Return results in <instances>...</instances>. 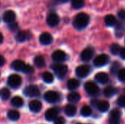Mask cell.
I'll list each match as a JSON object with an SVG mask.
<instances>
[{
    "instance_id": "obj_10",
    "label": "cell",
    "mask_w": 125,
    "mask_h": 124,
    "mask_svg": "<svg viewBox=\"0 0 125 124\" xmlns=\"http://www.w3.org/2000/svg\"><path fill=\"white\" fill-rule=\"evenodd\" d=\"M121 113L119 110L114 109L111 110L109 115V124H119L120 121Z\"/></svg>"
},
{
    "instance_id": "obj_12",
    "label": "cell",
    "mask_w": 125,
    "mask_h": 124,
    "mask_svg": "<svg viewBox=\"0 0 125 124\" xmlns=\"http://www.w3.org/2000/svg\"><path fill=\"white\" fill-rule=\"evenodd\" d=\"M2 18L5 23H10L15 22L16 19V14L12 10H7L4 12Z\"/></svg>"
},
{
    "instance_id": "obj_33",
    "label": "cell",
    "mask_w": 125,
    "mask_h": 124,
    "mask_svg": "<svg viewBox=\"0 0 125 124\" xmlns=\"http://www.w3.org/2000/svg\"><path fill=\"white\" fill-rule=\"evenodd\" d=\"M92 109L90 107L86 105V106H83L81 110V114L83 116V117H88V116H90L92 115Z\"/></svg>"
},
{
    "instance_id": "obj_42",
    "label": "cell",
    "mask_w": 125,
    "mask_h": 124,
    "mask_svg": "<svg viewBox=\"0 0 125 124\" xmlns=\"http://www.w3.org/2000/svg\"><path fill=\"white\" fill-rule=\"evenodd\" d=\"M69 0H52V4L53 5H57V4H62L67 2Z\"/></svg>"
},
{
    "instance_id": "obj_46",
    "label": "cell",
    "mask_w": 125,
    "mask_h": 124,
    "mask_svg": "<svg viewBox=\"0 0 125 124\" xmlns=\"http://www.w3.org/2000/svg\"></svg>"
},
{
    "instance_id": "obj_41",
    "label": "cell",
    "mask_w": 125,
    "mask_h": 124,
    "mask_svg": "<svg viewBox=\"0 0 125 124\" xmlns=\"http://www.w3.org/2000/svg\"><path fill=\"white\" fill-rule=\"evenodd\" d=\"M117 15H118V17L120 18V20H121L122 21H124V20H125V10H120L118 12Z\"/></svg>"
},
{
    "instance_id": "obj_15",
    "label": "cell",
    "mask_w": 125,
    "mask_h": 124,
    "mask_svg": "<svg viewBox=\"0 0 125 124\" xmlns=\"http://www.w3.org/2000/svg\"><path fill=\"white\" fill-rule=\"evenodd\" d=\"M59 113V110L56 108H50L48 110H46L45 113V119L48 121H54Z\"/></svg>"
},
{
    "instance_id": "obj_3",
    "label": "cell",
    "mask_w": 125,
    "mask_h": 124,
    "mask_svg": "<svg viewBox=\"0 0 125 124\" xmlns=\"http://www.w3.org/2000/svg\"><path fill=\"white\" fill-rule=\"evenodd\" d=\"M21 83H22V79L21 76L15 74L10 75L7 79V83L9 86L12 88H18L21 85Z\"/></svg>"
},
{
    "instance_id": "obj_35",
    "label": "cell",
    "mask_w": 125,
    "mask_h": 124,
    "mask_svg": "<svg viewBox=\"0 0 125 124\" xmlns=\"http://www.w3.org/2000/svg\"><path fill=\"white\" fill-rule=\"evenodd\" d=\"M111 52L114 54V55H117L120 53L121 50V48L118 44L114 43L111 45Z\"/></svg>"
},
{
    "instance_id": "obj_40",
    "label": "cell",
    "mask_w": 125,
    "mask_h": 124,
    "mask_svg": "<svg viewBox=\"0 0 125 124\" xmlns=\"http://www.w3.org/2000/svg\"><path fill=\"white\" fill-rule=\"evenodd\" d=\"M65 119L62 116H57L56 118L54 120V124H64Z\"/></svg>"
},
{
    "instance_id": "obj_11",
    "label": "cell",
    "mask_w": 125,
    "mask_h": 124,
    "mask_svg": "<svg viewBox=\"0 0 125 124\" xmlns=\"http://www.w3.org/2000/svg\"><path fill=\"white\" fill-rule=\"evenodd\" d=\"M52 58L53 61L59 63V62H62L64 61L67 58V55L66 53L61 50H55L53 53H52Z\"/></svg>"
},
{
    "instance_id": "obj_16",
    "label": "cell",
    "mask_w": 125,
    "mask_h": 124,
    "mask_svg": "<svg viewBox=\"0 0 125 124\" xmlns=\"http://www.w3.org/2000/svg\"><path fill=\"white\" fill-rule=\"evenodd\" d=\"M29 108L32 113H39L42 109V103L38 100H32L29 104Z\"/></svg>"
},
{
    "instance_id": "obj_5",
    "label": "cell",
    "mask_w": 125,
    "mask_h": 124,
    "mask_svg": "<svg viewBox=\"0 0 125 124\" xmlns=\"http://www.w3.org/2000/svg\"><path fill=\"white\" fill-rule=\"evenodd\" d=\"M23 94L25 96L29 97H35L40 95V90L37 86L30 85L25 88L23 90Z\"/></svg>"
},
{
    "instance_id": "obj_39",
    "label": "cell",
    "mask_w": 125,
    "mask_h": 124,
    "mask_svg": "<svg viewBox=\"0 0 125 124\" xmlns=\"http://www.w3.org/2000/svg\"><path fill=\"white\" fill-rule=\"evenodd\" d=\"M117 105L122 107H125V96H121L117 99Z\"/></svg>"
},
{
    "instance_id": "obj_23",
    "label": "cell",
    "mask_w": 125,
    "mask_h": 124,
    "mask_svg": "<svg viewBox=\"0 0 125 124\" xmlns=\"http://www.w3.org/2000/svg\"><path fill=\"white\" fill-rule=\"evenodd\" d=\"M77 108L73 105H67L64 108L65 114L69 117H73L76 114Z\"/></svg>"
},
{
    "instance_id": "obj_44",
    "label": "cell",
    "mask_w": 125,
    "mask_h": 124,
    "mask_svg": "<svg viewBox=\"0 0 125 124\" xmlns=\"http://www.w3.org/2000/svg\"><path fill=\"white\" fill-rule=\"evenodd\" d=\"M5 64V59L3 56L0 55V67H3Z\"/></svg>"
},
{
    "instance_id": "obj_4",
    "label": "cell",
    "mask_w": 125,
    "mask_h": 124,
    "mask_svg": "<svg viewBox=\"0 0 125 124\" xmlns=\"http://www.w3.org/2000/svg\"><path fill=\"white\" fill-rule=\"evenodd\" d=\"M84 88L86 93L91 96L97 95L99 93V87L95 83L92 81L86 82L84 85Z\"/></svg>"
},
{
    "instance_id": "obj_19",
    "label": "cell",
    "mask_w": 125,
    "mask_h": 124,
    "mask_svg": "<svg viewBox=\"0 0 125 124\" xmlns=\"http://www.w3.org/2000/svg\"><path fill=\"white\" fill-rule=\"evenodd\" d=\"M95 80L100 84H105L108 82L109 77L105 72H99L95 75Z\"/></svg>"
},
{
    "instance_id": "obj_34",
    "label": "cell",
    "mask_w": 125,
    "mask_h": 124,
    "mask_svg": "<svg viewBox=\"0 0 125 124\" xmlns=\"http://www.w3.org/2000/svg\"><path fill=\"white\" fill-rule=\"evenodd\" d=\"M120 70V64L117 61H115L113 63L111 68V72L113 75H116Z\"/></svg>"
},
{
    "instance_id": "obj_18",
    "label": "cell",
    "mask_w": 125,
    "mask_h": 124,
    "mask_svg": "<svg viewBox=\"0 0 125 124\" xmlns=\"http://www.w3.org/2000/svg\"><path fill=\"white\" fill-rule=\"evenodd\" d=\"M26 64L21 61V60H15L12 62L11 64V67L13 70L15 71H18V72H22L24 67H25Z\"/></svg>"
},
{
    "instance_id": "obj_26",
    "label": "cell",
    "mask_w": 125,
    "mask_h": 124,
    "mask_svg": "<svg viewBox=\"0 0 125 124\" xmlns=\"http://www.w3.org/2000/svg\"><path fill=\"white\" fill-rule=\"evenodd\" d=\"M12 106L15 107H21L23 105V100L21 96H16L12 98L11 102H10Z\"/></svg>"
},
{
    "instance_id": "obj_1",
    "label": "cell",
    "mask_w": 125,
    "mask_h": 124,
    "mask_svg": "<svg viewBox=\"0 0 125 124\" xmlns=\"http://www.w3.org/2000/svg\"><path fill=\"white\" fill-rule=\"evenodd\" d=\"M90 21V17L88 14L85 12H80L78 15H75L74 18L73 24L75 29L78 30H82L84 29Z\"/></svg>"
},
{
    "instance_id": "obj_30",
    "label": "cell",
    "mask_w": 125,
    "mask_h": 124,
    "mask_svg": "<svg viewBox=\"0 0 125 124\" xmlns=\"http://www.w3.org/2000/svg\"><path fill=\"white\" fill-rule=\"evenodd\" d=\"M42 77L43 81L45 83H51L53 81V80H54L53 74L51 73L50 72H45L42 74Z\"/></svg>"
},
{
    "instance_id": "obj_6",
    "label": "cell",
    "mask_w": 125,
    "mask_h": 124,
    "mask_svg": "<svg viewBox=\"0 0 125 124\" xmlns=\"http://www.w3.org/2000/svg\"><path fill=\"white\" fill-rule=\"evenodd\" d=\"M90 72H91V68L89 65H81L75 69L76 75L81 78H83L88 76Z\"/></svg>"
},
{
    "instance_id": "obj_29",
    "label": "cell",
    "mask_w": 125,
    "mask_h": 124,
    "mask_svg": "<svg viewBox=\"0 0 125 124\" xmlns=\"http://www.w3.org/2000/svg\"><path fill=\"white\" fill-rule=\"evenodd\" d=\"M7 118L12 121H16L19 119L20 118V113L18 111L15 110H12L8 111L7 113Z\"/></svg>"
},
{
    "instance_id": "obj_14",
    "label": "cell",
    "mask_w": 125,
    "mask_h": 124,
    "mask_svg": "<svg viewBox=\"0 0 125 124\" xmlns=\"http://www.w3.org/2000/svg\"><path fill=\"white\" fill-rule=\"evenodd\" d=\"M94 55V50L92 48L84 49L81 53V58L83 61H89Z\"/></svg>"
},
{
    "instance_id": "obj_28",
    "label": "cell",
    "mask_w": 125,
    "mask_h": 124,
    "mask_svg": "<svg viewBox=\"0 0 125 124\" xmlns=\"http://www.w3.org/2000/svg\"><path fill=\"white\" fill-rule=\"evenodd\" d=\"M34 63L35 66L38 68H42L44 67L45 65V61L43 56H37L34 58Z\"/></svg>"
},
{
    "instance_id": "obj_21",
    "label": "cell",
    "mask_w": 125,
    "mask_h": 124,
    "mask_svg": "<svg viewBox=\"0 0 125 124\" xmlns=\"http://www.w3.org/2000/svg\"><path fill=\"white\" fill-rule=\"evenodd\" d=\"M95 107H97V109L103 113H105L108 110L110 105L106 101H97Z\"/></svg>"
},
{
    "instance_id": "obj_20",
    "label": "cell",
    "mask_w": 125,
    "mask_h": 124,
    "mask_svg": "<svg viewBox=\"0 0 125 124\" xmlns=\"http://www.w3.org/2000/svg\"><path fill=\"white\" fill-rule=\"evenodd\" d=\"M125 30V24L123 21H118L115 26V33L117 37H122Z\"/></svg>"
},
{
    "instance_id": "obj_32",
    "label": "cell",
    "mask_w": 125,
    "mask_h": 124,
    "mask_svg": "<svg viewBox=\"0 0 125 124\" xmlns=\"http://www.w3.org/2000/svg\"><path fill=\"white\" fill-rule=\"evenodd\" d=\"M10 96V91L7 88H3L0 91V97L2 100H7Z\"/></svg>"
},
{
    "instance_id": "obj_13",
    "label": "cell",
    "mask_w": 125,
    "mask_h": 124,
    "mask_svg": "<svg viewBox=\"0 0 125 124\" xmlns=\"http://www.w3.org/2000/svg\"><path fill=\"white\" fill-rule=\"evenodd\" d=\"M40 42L43 45H48L53 42V37L48 32H44L40 34L39 38Z\"/></svg>"
},
{
    "instance_id": "obj_31",
    "label": "cell",
    "mask_w": 125,
    "mask_h": 124,
    "mask_svg": "<svg viewBox=\"0 0 125 124\" xmlns=\"http://www.w3.org/2000/svg\"><path fill=\"white\" fill-rule=\"evenodd\" d=\"M71 5L75 10L81 9L85 5L84 0H71Z\"/></svg>"
},
{
    "instance_id": "obj_37",
    "label": "cell",
    "mask_w": 125,
    "mask_h": 124,
    "mask_svg": "<svg viewBox=\"0 0 125 124\" xmlns=\"http://www.w3.org/2000/svg\"><path fill=\"white\" fill-rule=\"evenodd\" d=\"M119 80L122 82H125V68L121 69L118 72Z\"/></svg>"
},
{
    "instance_id": "obj_27",
    "label": "cell",
    "mask_w": 125,
    "mask_h": 124,
    "mask_svg": "<svg viewBox=\"0 0 125 124\" xmlns=\"http://www.w3.org/2000/svg\"><path fill=\"white\" fill-rule=\"evenodd\" d=\"M118 92L117 89L113 86H108L104 89V95L107 97H112Z\"/></svg>"
},
{
    "instance_id": "obj_9",
    "label": "cell",
    "mask_w": 125,
    "mask_h": 124,
    "mask_svg": "<svg viewBox=\"0 0 125 124\" xmlns=\"http://www.w3.org/2000/svg\"><path fill=\"white\" fill-rule=\"evenodd\" d=\"M45 100L48 103H55L59 100V94L53 91H48L44 94Z\"/></svg>"
},
{
    "instance_id": "obj_8",
    "label": "cell",
    "mask_w": 125,
    "mask_h": 124,
    "mask_svg": "<svg viewBox=\"0 0 125 124\" xmlns=\"http://www.w3.org/2000/svg\"><path fill=\"white\" fill-rule=\"evenodd\" d=\"M46 22H47L48 25L51 26V27L56 26L59 23V22H60L59 16L56 13H55V12H51L47 16Z\"/></svg>"
},
{
    "instance_id": "obj_22",
    "label": "cell",
    "mask_w": 125,
    "mask_h": 124,
    "mask_svg": "<svg viewBox=\"0 0 125 124\" xmlns=\"http://www.w3.org/2000/svg\"><path fill=\"white\" fill-rule=\"evenodd\" d=\"M117 22L118 21L116 17L113 15H108L105 18V23L107 26H109V27L115 26Z\"/></svg>"
},
{
    "instance_id": "obj_36",
    "label": "cell",
    "mask_w": 125,
    "mask_h": 124,
    "mask_svg": "<svg viewBox=\"0 0 125 124\" xmlns=\"http://www.w3.org/2000/svg\"><path fill=\"white\" fill-rule=\"evenodd\" d=\"M22 72H23L25 74H32L34 72V68H33V67H31L29 64H26Z\"/></svg>"
},
{
    "instance_id": "obj_2",
    "label": "cell",
    "mask_w": 125,
    "mask_h": 124,
    "mask_svg": "<svg viewBox=\"0 0 125 124\" xmlns=\"http://www.w3.org/2000/svg\"><path fill=\"white\" fill-rule=\"evenodd\" d=\"M51 68L54 71L56 76L60 79L63 78L67 75V71H68V68H67V67L66 65L62 64H59V63L52 64Z\"/></svg>"
},
{
    "instance_id": "obj_45",
    "label": "cell",
    "mask_w": 125,
    "mask_h": 124,
    "mask_svg": "<svg viewBox=\"0 0 125 124\" xmlns=\"http://www.w3.org/2000/svg\"><path fill=\"white\" fill-rule=\"evenodd\" d=\"M3 39H4L3 35H2V34L0 32V44H1V43H2V42H3Z\"/></svg>"
},
{
    "instance_id": "obj_17",
    "label": "cell",
    "mask_w": 125,
    "mask_h": 124,
    "mask_svg": "<svg viewBox=\"0 0 125 124\" xmlns=\"http://www.w3.org/2000/svg\"><path fill=\"white\" fill-rule=\"evenodd\" d=\"M29 39V33L26 31H19L15 36V39L18 42H23Z\"/></svg>"
},
{
    "instance_id": "obj_7",
    "label": "cell",
    "mask_w": 125,
    "mask_h": 124,
    "mask_svg": "<svg viewBox=\"0 0 125 124\" xmlns=\"http://www.w3.org/2000/svg\"><path fill=\"white\" fill-rule=\"evenodd\" d=\"M109 61V56L107 54H100L94 59V64L96 67H100L107 64Z\"/></svg>"
},
{
    "instance_id": "obj_25",
    "label": "cell",
    "mask_w": 125,
    "mask_h": 124,
    "mask_svg": "<svg viewBox=\"0 0 125 124\" xmlns=\"http://www.w3.org/2000/svg\"><path fill=\"white\" fill-rule=\"evenodd\" d=\"M67 99L71 103H77L81 99V96L77 92H71L67 96Z\"/></svg>"
},
{
    "instance_id": "obj_43",
    "label": "cell",
    "mask_w": 125,
    "mask_h": 124,
    "mask_svg": "<svg viewBox=\"0 0 125 124\" xmlns=\"http://www.w3.org/2000/svg\"><path fill=\"white\" fill-rule=\"evenodd\" d=\"M119 54H120L121 58H122V59L125 60V48H121V50H120Z\"/></svg>"
},
{
    "instance_id": "obj_38",
    "label": "cell",
    "mask_w": 125,
    "mask_h": 124,
    "mask_svg": "<svg viewBox=\"0 0 125 124\" xmlns=\"http://www.w3.org/2000/svg\"><path fill=\"white\" fill-rule=\"evenodd\" d=\"M8 28L12 31H16L18 29V25L16 22H12V23H8Z\"/></svg>"
},
{
    "instance_id": "obj_24",
    "label": "cell",
    "mask_w": 125,
    "mask_h": 124,
    "mask_svg": "<svg viewBox=\"0 0 125 124\" xmlns=\"http://www.w3.org/2000/svg\"><path fill=\"white\" fill-rule=\"evenodd\" d=\"M80 86V82L76 79H70L67 83V87L69 90H75L78 88Z\"/></svg>"
}]
</instances>
